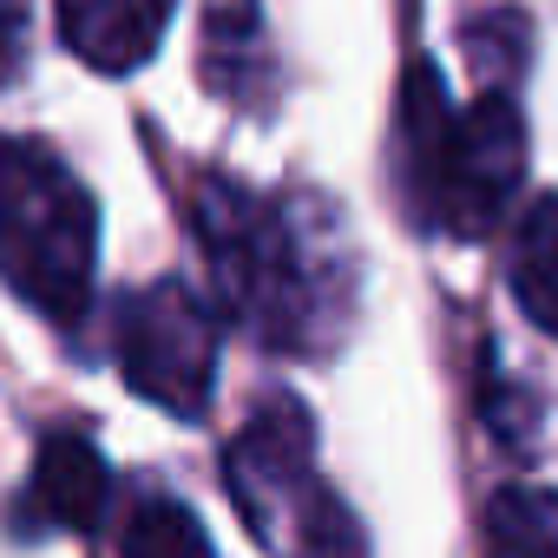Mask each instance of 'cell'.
Wrapping results in <instances>:
<instances>
[{
    "label": "cell",
    "mask_w": 558,
    "mask_h": 558,
    "mask_svg": "<svg viewBox=\"0 0 558 558\" xmlns=\"http://www.w3.org/2000/svg\"><path fill=\"white\" fill-rule=\"evenodd\" d=\"M197 236L210 256V276L250 329L269 342H310L323 323H336L349 290V243L323 197H250L230 178H204L197 197Z\"/></svg>",
    "instance_id": "obj_1"
},
{
    "label": "cell",
    "mask_w": 558,
    "mask_h": 558,
    "mask_svg": "<svg viewBox=\"0 0 558 558\" xmlns=\"http://www.w3.org/2000/svg\"><path fill=\"white\" fill-rule=\"evenodd\" d=\"M99 263V210L93 191L27 138L0 145V276L21 303L53 323L86 316Z\"/></svg>",
    "instance_id": "obj_2"
},
{
    "label": "cell",
    "mask_w": 558,
    "mask_h": 558,
    "mask_svg": "<svg viewBox=\"0 0 558 558\" xmlns=\"http://www.w3.org/2000/svg\"><path fill=\"white\" fill-rule=\"evenodd\" d=\"M230 499L243 506V519L283 551V525L290 532V558H362L355 545V519L316 486V434L310 414L276 401L263 408V421H250V434L230 447Z\"/></svg>",
    "instance_id": "obj_3"
},
{
    "label": "cell",
    "mask_w": 558,
    "mask_h": 558,
    "mask_svg": "<svg viewBox=\"0 0 558 558\" xmlns=\"http://www.w3.org/2000/svg\"><path fill=\"white\" fill-rule=\"evenodd\" d=\"M119 368L132 395L165 414H197L217 381V316L178 276L151 290H132L119 310Z\"/></svg>",
    "instance_id": "obj_4"
},
{
    "label": "cell",
    "mask_w": 558,
    "mask_h": 558,
    "mask_svg": "<svg viewBox=\"0 0 558 558\" xmlns=\"http://www.w3.org/2000/svg\"><path fill=\"white\" fill-rule=\"evenodd\" d=\"M519 184H525V119H519V106L506 93H480L466 112H453L427 217L447 236L480 243V236H493L506 223Z\"/></svg>",
    "instance_id": "obj_5"
},
{
    "label": "cell",
    "mask_w": 558,
    "mask_h": 558,
    "mask_svg": "<svg viewBox=\"0 0 558 558\" xmlns=\"http://www.w3.org/2000/svg\"><path fill=\"white\" fill-rule=\"evenodd\" d=\"M171 8L178 0H53V21L73 60H86L106 80H125L158 53Z\"/></svg>",
    "instance_id": "obj_6"
},
{
    "label": "cell",
    "mask_w": 558,
    "mask_h": 558,
    "mask_svg": "<svg viewBox=\"0 0 558 558\" xmlns=\"http://www.w3.org/2000/svg\"><path fill=\"white\" fill-rule=\"evenodd\" d=\"M447 132H453V99H447L434 60H414V73L401 80V178H408V197H414L421 217H427V197H434Z\"/></svg>",
    "instance_id": "obj_7"
},
{
    "label": "cell",
    "mask_w": 558,
    "mask_h": 558,
    "mask_svg": "<svg viewBox=\"0 0 558 558\" xmlns=\"http://www.w3.org/2000/svg\"><path fill=\"white\" fill-rule=\"evenodd\" d=\"M106 486H112L106 480V460L80 434H53L40 447V460H34V499L60 525H93L106 512Z\"/></svg>",
    "instance_id": "obj_8"
},
{
    "label": "cell",
    "mask_w": 558,
    "mask_h": 558,
    "mask_svg": "<svg viewBox=\"0 0 558 558\" xmlns=\"http://www.w3.org/2000/svg\"><path fill=\"white\" fill-rule=\"evenodd\" d=\"M512 296L545 336H558V197H538L512 230Z\"/></svg>",
    "instance_id": "obj_9"
},
{
    "label": "cell",
    "mask_w": 558,
    "mask_h": 558,
    "mask_svg": "<svg viewBox=\"0 0 558 558\" xmlns=\"http://www.w3.org/2000/svg\"><path fill=\"white\" fill-rule=\"evenodd\" d=\"M486 551L493 558H558V493L551 486H506L486 506Z\"/></svg>",
    "instance_id": "obj_10"
},
{
    "label": "cell",
    "mask_w": 558,
    "mask_h": 558,
    "mask_svg": "<svg viewBox=\"0 0 558 558\" xmlns=\"http://www.w3.org/2000/svg\"><path fill=\"white\" fill-rule=\"evenodd\" d=\"M125 558H217L204 525L171 499H138L125 519Z\"/></svg>",
    "instance_id": "obj_11"
}]
</instances>
